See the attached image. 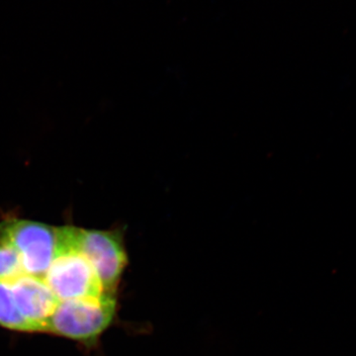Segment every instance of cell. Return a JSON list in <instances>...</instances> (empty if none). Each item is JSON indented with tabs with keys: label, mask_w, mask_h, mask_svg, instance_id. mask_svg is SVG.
I'll return each mask as SVG.
<instances>
[{
	"label": "cell",
	"mask_w": 356,
	"mask_h": 356,
	"mask_svg": "<svg viewBox=\"0 0 356 356\" xmlns=\"http://www.w3.org/2000/svg\"><path fill=\"white\" fill-rule=\"evenodd\" d=\"M0 235L17 250L25 274L44 277L57 254L58 227L11 218L0 222Z\"/></svg>",
	"instance_id": "3957f363"
},
{
	"label": "cell",
	"mask_w": 356,
	"mask_h": 356,
	"mask_svg": "<svg viewBox=\"0 0 356 356\" xmlns=\"http://www.w3.org/2000/svg\"><path fill=\"white\" fill-rule=\"evenodd\" d=\"M14 299L33 332H46L47 325L58 303L44 278L23 274L10 281Z\"/></svg>",
	"instance_id": "5b68a950"
},
{
	"label": "cell",
	"mask_w": 356,
	"mask_h": 356,
	"mask_svg": "<svg viewBox=\"0 0 356 356\" xmlns=\"http://www.w3.org/2000/svg\"><path fill=\"white\" fill-rule=\"evenodd\" d=\"M116 313L117 295L58 301L46 332L92 346L113 323Z\"/></svg>",
	"instance_id": "6da1fadb"
},
{
	"label": "cell",
	"mask_w": 356,
	"mask_h": 356,
	"mask_svg": "<svg viewBox=\"0 0 356 356\" xmlns=\"http://www.w3.org/2000/svg\"><path fill=\"white\" fill-rule=\"evenodd\" d=\"M0 327L9 331L33 332L31 325L18 310L9 281L0 280Z\"/></svg>",
	"instance_id": "8992f818"
},
{
	"label": "cell",
	"mask_w": 356,
	"mask_h": 356,
	"mask_svg": "<svg viewBox=\"0 0 356 356\" xmlns=\"http://www.w3.org/2000/svg\"><path fill=\"white\" fill-rule=\"evenodd\" d=\"M123 228L84 229L65 226L67 243L92 266L104 292L117 295V288L128 266Z\"/></svg>",
	"instance_id": "7a4b0ae2"
},
{
	"label": "cell",
	"mask_w": 356,
	"mask_h": 356,
	"mask_svg": "<svg viewBox=\"0 0 356 356\" xmlns=\"http://www.w3.org/2000/svg\"><path fill=\"white\" fill-rule=\"evenodd\" d=\"M25 274L17 250L0 235V280L13 281Z\"/></svg>",
	"instance_id": "52a82bcc"
},
{
	"label": "cell",
	"mask_w": 356,
	"mask_h": 356,
	"mask_svg": "<svg viewBox=\"0 0 356 356\" xmlns=\"http://www.w3.org/2000/svg\"><path fill=\"white\" fill-rule=\"evenodd\" d=\"M43 278L58 301L107 294L86 257L58 238L57 254Z\"/></svg>",
	"instance_id": "277c9868"
}]
</instances>
